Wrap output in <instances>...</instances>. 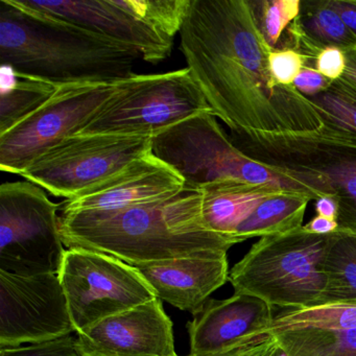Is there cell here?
<instances>
[{
	"label": "cell",
	"instance_id": "83f0119b",
	"mask_svg": "<svg viewBox=\"0 0 356 356\" xmlns=\"http://www.w3.org/2000/svg\"><path fill=\"white\" fill-rule=\"evenodd\" d=\"M307 62L305 56L293 49H276L268 57L270 74L282 86H293L300 72L307 66Z\"/></svg>",
	"mask_w": 356,
	"mask_h": 356
},
{
	"label": "cell",
	"instance_id": "9c48e42d",
	"mask_svg": "<svg viewBox=\"0 0 356 356\" xmlns=\"http://www.w3.org/2000/svg\"><path fill=\"white\" fill-rule=\"evenodd\" d=\"M152 136L76 135L39 156L19 176L68 201L152 153Z\"/></svg>",
	"mask_w": 356,
	"mask_h": 356
},
{
	"label": "cell",
	"instance_id": "277c9868",
	"mask_svg": "<svg viewBox=\"0 0 356 356\" xmlns=\"http://www.w3.org/2000/svg\"><path fill=\"white\" fill-rule=\"evenodd\" d=\"M230 138L248 157L303 185L316 200L334 197L337 231L356 235V132L324 122L310 132L232 133Z\"/></svg>",
	"mask_w": 356,
	"mask_h": 356
},
{
	"label": "cell",
	"instance_id": "603a6c76",
	"mask_svg": "<svg viewBox=\"0 0 356 356\" xmlns=\"http://www.w3.org/2000/svg\"><path fill=\"white\" fill-rule=\"evenodd\" d=\"M270 334L289 356H356V328L347 331L272 328Z\"/></svg>",
	"mask_w": 356,
	"mask_h": 356
},
{
	"label": "cell",
	"instance_id": "8fae6325",
	"mask_svg": "<svg viewBox=\"0 0 356 356\" xmlns=\"http://www.w3.org/2000/svg\"><path fill=\"white\" fill-rule=\"evenodd\" d=\"M114 84H70L28 118L0 135V168L20 175L39 156L80 134L116 90Z\"/></svg>",
	"mask_w": 356,
	"mask_h": 356
},
{
	"label": "cell",
	"instance_id": "d4e9b609",
	"mask_svg": "<svg viewBox=\"0 0 356 356\" xmlns=\"http://www.w3.org/2000/svg\"><path fill=\"white\" fill-rule=\"evenodd\" d=\"M309 99L324 122L356 132V89L339 79L330 82L321 95Z\"/></svg>",
	"mask_w": 356,
	"mask_h": 356
},
{
	"label": "cell",
	"instance_id": "6da1fadb",
	"mask_svg": "<svg viewBox=\"0 0 356 356\" xmlns=\"http://www.w3.org/2000/svg\"><path fill=\"white\" fill-rule=\"evenodd\" d=\"M180 49L212 113L231 132L303 133L324 124L308 97L273 78V49L251 0H191Z\"/></svg>",
	"mask_w": 356,
	"mask_h": 356
},
{
	"label": "cell",
	"instance_id": "2e32d148",
	"mask_svg": "<svg viewBox=\"0 0 356 356\" xmlns=\"http://www.w3.org/2000/svg\"><path fill=\"white\" fill-rule=\"evenodd\" d=\"M184 187V179L174 168L149 153L113 178L68 200L63 213L124 209L170 199L182 193Z\"/></svg>",
	"mask_w": 356,
	"mask_h": 356
},
{
	"label": "cell",
	"instance_id": "3957f363",
	"mask_svg": "<svg viewBox=\"0 0 356 356\" xmlns=\"http://www.w3.org/2000/svg\"><path fill=\"white\" fill-rule=\"evenodd\" d=\"M136 49L81 26L0 0V62L56 86L114 84L134 76Z\"/></svg>",
	"mask_w": 356,
	"mask_h": 356
},
{
	"label": "cell",
	"instance_id": "5bb4252c",
	"mask_svg": "<svg viewBox=\"0 0 356 356\" xmlns=\"http://www.w3.org/2000/svg\"><path fill=\"white\" fill-rule=\"evenodd\" d=\"M20 1L24 7L128 45L149 63H160L172 53L174 39L138 19L127 9L124 0Z\"/></svg>",
	"mask_w": 356,
	"mask_h": 356
},
{
	"label": "cell",
	"instance_id": "e575fe53",
	"mask_svg": "<svg viewBox=\"0 0 356 356\" xmlns=\"http://www.w3.org/2000/svg\"><path fill=\"white\" fill-rule=\"evenodd\" d=\"M346 70L341 80L356 89V47L346 51Z\"/></svg>",
	"mask_w": 356,
	"mask_h": 356
},
{
	"label": "cell",
	"instance_id": "4dcf8cb0",
	"mask_svg": "<svg viewBox=\"0 0 356 356\" xmlns=\"http://www.w3.org/2000/svg\"><path fill=\"white\" fill-rule=\"evenodd\" d=\"M330 3L356 36V0H330Z\"/></svg>",
	"mask_w": 356,
	"mask_h": 356
},
{
	"label": "cell",
	"instance_id": "f1b7e54d",
	"mask_svg": "<svg viewBox=\"0 0 356 356\" xmlns=\"http://www.w3.org/2000/svg\"><path fill=\"white\" fill-rule=\"evenodd\" d=\"M314 67L331 82L339 80L346 70L345 51L337 47L323 49L314 60Z\"/></svg>",
	"mask_w": 356,
	"mask_h": 356
},
{
	"label": "cell",
	"instance_id": "8d00e7d4",
	"mask_svg": "<svg viewBox=\"0 0 356 356\" xmlns=\"http://www.w3.org/2000/svg\"><path fill=\"white\" fill-rule=\"evenodd\" d=\"M189 356V355H188Z\"/></svg>",
	"mask_w": 356,
	"mask_h": 356
},
{
	"label": "cell",
	"instance_id": "f546056e",
	"mask_svg": "<svg viewBox=\"0 0 356 356\" xmlns=\"http://www.w3.org/2000/svg\"><path fill=\"white\" fill-rule=\"evenodd\" d=\"M331 81L325 78L316 68L305 66L293 83V87L304 97H314L326 90Z\"/></svg>",
	"mask_w": 356,
	"mask_h": 356
},
{
	"label": "cell",
	"instance_id": "ba28073f",
	"mask_svg": "<svg viewBox=\"0 0 356 356\" xmlns=\"http://www.w3.org/2000/svg\"><path fill=\"white\" fill-rule=\"evenodd\" d=\"M59 205L29 181L0 186V270L19 275L58 274L66 250Z\"/></svg>",
	"mask_w": 356,
	"mask_h": 356
},
{
	"label": "cell",
	"instance_id": "7c38bea8",
	"mask_svg": "<svg viewBox=\"0 0 356 356\" xmlns=\"http://www.w3.org/2000/svg\"><path fill=\"white\" fill-rule=\"evenodd\" d=\"M74 331L58 274L19 276L0 270V348L42 343Z\"/></svg>",
	"mask_w": 356,
	"mask_h": 356
},
{
	"label": "cell",
	"instance_id": "4316f807",
	"mask_svg": "<svg viewBox=\"0 0 356 356\" xmlns=\"http://www.w3.org/2000/svg\"><path fill=\"white\" fill-rule=\"evenodd\" d=\"M0 356H83L74 337H60L19 347L0 348Z\"/></svg>",
	"mask_w": 356,
	"mask_h": 356
},
{
	"label": "cell",
	"instance_id": "8992f818",
	"mask_svg": "<svg viewBox=\"0 0 356 356\" xmlns=\"http://www.w3.org/2000/svg\"><path fill=\"white\" fill-rule=\"evenodd\" d=\"M152 153L184 179L186 189H200L222 181H241L316 200L303 185L245 155L211 111L201 112L156 134Z\"/></svg>",
	"mask_w": 356,
	"mask_h": 356
},
{
	"label": "cell",
	"instance_id": "5b68a950",
	"mask_svg": "<svg viewBox=\"0 0 356 356\" xmlns=\"http://www.w3.org/2000/svg\"><path fill=\"white\" fill-rule=\"evenodd\" d=\"M331 237L332 233L314 234L303 227L261 237L231 268L235 293L284 309L320 305L326 287L322 264Z\"/></svg>",
	"mask_w": 356,
	"mask_h": 356
},
{
	"label": "cell",
	"instance_id": "52a82bcc",
	"mask_svg": "<svg viewBox=\"0 0 356 356\" xmlns=\"http://www.w3.org/2000/svg\"><path fill=\"white\" fill-rule=\"evenodd\" d=\"M204 111H211L188 68L134 74L116 90L79 135L155 136Z\"/></svg>",
	"mask_w": 356,
	"mask_h": 356
},
{
	"label": "cell",
	"instance_id": "ac0fdd59",
	"mask_svg": "<svg viewBox=\"0 0 356 356\" xmlns=\"http://www.w3.org/2000/svg\"><path fill=\"white\" fill-rule=\"evenodd\" d=\"M199 191L202 193V220L206 228L234 243H237L235 231L262 202L283 193H293L241 181L213 183Z\"/></svg>",
	"mask_w": 356,
	"mask_h": 356
},
{
	"label": "cell",
	"instance_id": "d6986e66",
	"mask_svg": "<svg viewBox=\"0 0 356 356\" xmlns=\"http://www.w3.org/2000/svg\"><path fill=\"white\" fill-rule=\"evenodd\" d=\"M287 49L305 56L308 62L327 47H337L343 51L356 47V36L348 29L330 0L302 1L299 16L286 32Z\"/></svg>",
	"mask_w": 356,
	"mask_h": 356
},
{
	"label": "cell",
	"instance_id": "836d02e7",
	"mask_svg": "<svg viewBox=\"0 0 356 356\" xmlns=\"http://www.w3.org/2000/svg\"><path fill=\"white\" fill-rule=\"evenodd\" d=\"M314 201H316L314 208H316V216L337 220L339 205H337V200L334 197H330V195H322Z\"/></svg>",
	"mask_w": 356,
	"mask_h": 356
},
{
	"label": "cell",
	"instance_id": "d590c367",
	"mask_svg": "<svg viewBox=\"0 0 356 356\" xmlns=\"http://www.w3.org/2000/svg\"><path fill=\"white\" fill-rule=\"evenodd\" d=\"M270 356H289V354H287L286 352L284 351V349L281 348L280 346H279V343H277L276 348H275L274 351L272 352V354H270Z\"/></svg>",
	"mask_w": 356,
	"mask_h": 356
},
{
	"label": "cell",
	"instance_id": "44dd1931",
	"mask_svg": "<svg viewBox=\"0 0 356 356\" xmlns=\"http://www.w3.org/2000/svg\"><path fill=\"white\" fill-rule=\"evenodd\" d=\"M310 201L312 197L298 193H283L266 200L235 231V241L284 234L301 228Z\"/></svg>",
	"mask_w": 356,
	"mask_h": 356
},
{
	"label": "cell",
	"instance_id": "cb8c5ba5",
	"mask_svg": "<svg viewBox=\"0 0 356 356\" xmlns=\"http://www.w3.org/2000/svg\"><path fill=\"white\" fill-rule=\"evenodd\" d=\"M272 328L347 331L356 328V303H327L286 308L275 316Z\"/></svg>",
	"mask_w": 356,
	"mask_h": 356
},
{
	"label": "cell",
	"instance_id": "484cf974",
	"mask_svg": "<svg viewBox=\"0 0 356 356\" xmlns=\"http://www.w3.org/2000/svg\"><path fill=\"white\" fill-rule=\"evenodd\" d=\"M258 26L273 51L299 16L302 0H251Z\"/></svg>",
	"mask_w": 356,
	"mask_h": 356
},
{
	"label": "cell",
	"instance_id": "30bf717a",
	"mask_svg": "<svg viewBox=\"0 0 356 356\" xmlns=\"http://www.w3.org/2000/svg\"><path fill=\"white\" fill-rule=\"evenodd\" d=\"M58 276L78 333L157 298L134 266L95 250H66Z\"/></svg>",
	"mask_w": 356,
	"mask_h": 356
},
{
	"label": "cell",
	"instance_id": "1f68e13d",
	"mask_svg": "<svg viewBox=\"0 0 356 356\" xmlns=\"http://www.w3.org/2000/svg\"><path fill=\"white\" fill-rule=\"evenodd\" d=\"M277 346V341L270 334L268 339L249 347L236 350L222 356H270Z\"/></svg>",
	"mask_w": 356,
	"mask_h": 356
},
{
	"label": "cell",
	"instance_id": "ffe728a7",
	"mask_svg": "<svg viewBox=\"0 0 356 356\" xmlns=\"http://www.w3.org/2000/svg\"><path fill=\"white\" fill-rule=\"evenodd\" d=\"M57 89L47 81L0 66V135L39 109Z\"/></svg>",
	"mask_w": 356,
	"mask_h": 356
},
{
	"label": "cell",
	"instance_id": "d6a6232c",
	"mask_svg": "<svg viewBox=\"0 0 356 356\" xmlns=\"http://www.w3.org/2000/svg\"><path fill=\"white\" fill-rule=\"evenodd\" d=\"M307 232L318 235H328L337 232L339 229L337 220L324 218V216H316L312 218L305 226H303Z\"/></svg>",
	"mask_w": 356,
	"mask_h": 356
},
{
	"label": "cell",
	"instance_id": "4fadbf2b",
	"mask_svg": "<svg viewBox=\"0 0 356 356\" xmlns=\"http://www.w3.org/2000/svg\"><path fill=\"white\" fill-rule=\"evenodd\" d=\"M273 307L254 296L209 300L187 324L189 356H222L270 337Z\"/></svg>",
	"mask_w": 356,
	"mask_h": 356
},
{
	"label": "cell",
	"instance_id": "9a60e30c",
	"mask_svg": "<svg viewBox=\"0 0 356 356\" xmlns=\"http://www.w3.org/2000/svg\"><path fill=\"white\" fill-rule=\"evenodd\" d=\"M83 356H178L172 323L159 298L78 333Z\"/></svg>",
	"mask_w": 356,
	"mask_h": 356
},
{
	"label": "cell",
	"instance_id": "e0dca14e",
	"mask_svg": "<svg viewBox=\"0 0 356 356\" xmlns=\"http://www.w3.org/2000/svg\"><path fill=\"white\" fill-rule=\"evenodd\" d=\"M228 251L134 266L162 301L197 314L229 280Z\"/></svg>",
	"mask_w": 356,
	"mask_h": 356
},
{
	"label": "cell",
	"instance_id": "7402d4cb",
	"mask_svg": "<svg viewBox=\"0 0 356 356\" xmlns=\"http://www.w3.org/2000/svg\"><path fill=\"white\" fill-rule=\"evenodd\" d=\"M322 270L326 277L322 304L356 303V235L332 233Z\"/></svg>",
	"mask_w": 356,
	"mask_h": 356
},
{
	"label": "cell",
	"instance_id": "7a4b0ae2",
	"mask_svg": "<svg viewBox=\"0 0 356 356\" xmlns=\"http://www.w3.org/2000/svg\"><path fill=\"white\" fill-rule=\"evenodd\" d=\"M60 233L68 249L95 250L131 266L228 251L235 245L206 228L199 189L113 211L62 212Z\"/></svg>",
	"mask_w": 356,
	"mask_h": 356
}]
</instances>
